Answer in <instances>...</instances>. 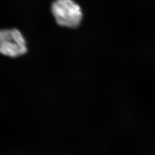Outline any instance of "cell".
<instances>
[{
  "instance_id": "7a4b0ae2",
  "label": "cell",
  "mask_w": 155,
  "mask_h": 155,
  "mask_svg": "<svg viewBox=\"0 0 155 155\" xmlns=\"http://www.w3.org/2000/svg\"><path fill=\"white\" fill-rule=\"evenodd\" d=\"M28 51L26 40L17 29H0V54L15 58Z\"/></svg>"
},
{
  "instance_id": "6da1fadb",
  "label": "cell",
  "mask_w": 155,
  "mask_h": 155,
  "mask_svg": "<svg viewBox=\"0 0 155 155\" xmlns=\"http://www.w3.org/2000/svg\"><path fill=\"white\" fill-rule=\"evenodd\" d=\"M51 12L56 23L66 28H77L83 17L81 6L74 0H56L51 6Z\"/></svg>"
}]
</instances>
